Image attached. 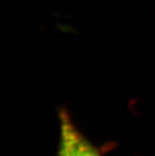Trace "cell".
Segmentation results:
<instances>
[{"instance_id":"obj_1","label":"cell","mask_w":155,"mask_h":156,"mask_svg":"<svg viewBox=\"0 0 155 156\" xmlns=\"http://www.w3.org/2000/svg\"><path fill=\"white\" fill-rule=\"evenodd\" d=\"M60 133L55 156H104L103 152L75 124L66 108L58 112Z\"/></svg>"}]
</instances>
